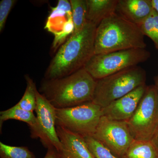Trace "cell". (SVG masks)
Here are the masks:
<instances>
[{"label": "cell", "instance_id": "obj_13", "mask_svg": "<svg viewBox=\"0 0 158 158\" xmlns=\"http://www.w3.org/2000/svg\"><path fill=\"white\" fill-rule=\"evenodd\" d=\"M15 119L26 123L28 125L31 130V137L33 138L41 139L42 137L41 130L38 124L37 116L34 112H30L18 107L15 106L8 110L0 112V129L4 122Z\"/></svg>", "mask_w": 158, "mask_h": 158}, {"label": "cell", "instance_id": "obj_11", "mask_svg": "<svg viewBox=\"0 0 158 158\" xmlns=\"http://www.w3.org/2000/svg\"><path fill=\"white\" fill-rule=\"evenodd\" d=\"M56 131L62 144L60 158H95L84 137L57 125Z\"/></svg>", "mask_w": 158, "mask_h": 158}, {"label": "cell", "instance_id": "obj_10", "mask_svg": "<svg viewBox=\"0 0 158 158\" xmlns=\"http://www.w3.org/2000/svg\"><path fill=\"white\" fill-rule=\"evenodd\" d=\"M147 85H141L122 97L102 108L103 116L117 121H126L133 115L138 107Z\"/></svg>", "mask_w": 158, "mask_h": 158}, {"label": "cell", "instance_id": "obj_3", "mask_svg": "<svg viewBox=\"0 0 158 158\" xmlns=\"http://www.w3.org/2000/svg\"><path fill=\"white\" fill-rule=\"evenodd\" d=\"M144 36L138 26L115 12L97 27L94 55L145 49L147 45Z\"/></svg>", "mask_w": 158, "mask_h": 158}, {"label": "cell", "instance_id": "obj_18", "mask_svg": "<svg viewBox=\"0 0 158 158\" xmlns=\"http://www.w3.org/2000/svg\"><path fill=\"white\" fill-rule=\"evenodd\" d=\"M74 33L81 31L87 23V0H70Z\"/></svg>", "mask_w": 158, "mask_h": 158}, {"label": "cell", "instance_id": "obj_16", "mask_svg": "<svg viewBox=\"0 0 158 158\" xmlns=\"http://www.w3.org/2000/svg\"><path fill=\"white\" fill-rule=\"evenodd\" d=\"M123 158H158V148L152 139L135 140Z\"/></svg>", "mask_w": 158, "mask_h": 158}, {"label": "cell", "instance_id": "obj_25", "mask_svg": "<svg viewBox=\"0 0 158 158\" xmlns=\"http://www.w3.org/2000/svg\"><path fill=\"white\" fill-rule=\"evenodd\" d=\"M152 140L158 148V125L152 138Z\"/></svg>", "mask_w": 158, "mask_h": 158}, {"label": "cell", "instance_id": "obj_22", "mask_svg": "<svg viewBox=\"0 0 158 158\" xmlns=\"http://www.w3.org/2000/svg\"><path fill=\"white\" fill-rule=\"evenodd\" d=\"M74 30V25L72 18L65 23L61 32L54 35L55 37L52 44V49L53 51H56L58 48H59L69 37L73 34Z\"/></svg>", "mask_w": 158, "mask_h": 158}, {"label": "cell", "instance_id": "obj_5", "mask_svg": "<svg viewBox=\"0 0 158 158\" xmlns=\"http://www.w3.org/2000/svg\"><path fill=\"white\" fill-rule=\"evenodd\" d=\"M151 56L145 49H131L107 53L96 54L90 58L84 68L98 80L127 69L137 66Z\"/></svg>", "mask_w": 158, "mask_h": 158}, {"label": "cell", "instance_id": "obj_24", "mask_svg": "<svg viewBox=\"0 0 158 158\" xmlns=\"http://www.w3.org/2000/svg\"><path fill=\"white\" fill-rule=\"evenodd\" d=\"M44 158H60L59 153L54 148H48L47 152Z\"/></svg>", "mask_w": 158, "mask_h": 158}, {"label": "cell", "instance_id": "obj_4", "mask_svg": "<svg viewBox=\"0 0 158 158\" xmlns=\"http://www.w3.org/2000/svg\"><path fill=\"white\" fill-rule=\"evenodd\" d=\"M147 74L140 66H134L97 80L92 102L102 108L146 84Z\"/></svg>", "mask_w": 158, "mask_h": 158}, {"label": "cell", "instance_id": "obj_20", "mask_svg": "<svg viewBox=\"0 0 158 158\" xmlns=\"http://www.w3.org/2000/svg\"><path fill=\"white\" fill-rule=\"evenodd\" d=\"M1 158H36L35 155L26 146H14L0 142Z\"/></svg>", "mask_w": 158, "mask_h": 158}, {"label": "cell", "instance_id": "obj_17", "mask_svg": "<svg viewBox=\"0 0 158 158\" xmlns=\"http://www.w3.org/2000/svg\"><path fill=\"white\" fill-rule=\"evenodd\" d=\"M25 78L27 83L25 91L20 100L15 106L23 110L34 112L37 107V87L29 75L25 76Z\"/></svg>", "mask_w": 158, "mask_h": 158}, {"label": "cell", "instance_id": "obj_6", "mask_svg": "<svg viewBox=\"0 0 158 158\" xmlns=\"http://www.w3.org/2000/svg\"><path fill=\"white\" fill-rule=\"evenodd\" d=\"M56 125L84 137L92 136L103 116L101 107L90 102L72 107L56 108Z\"/></svg>", "mask_w": 158, "mask_h": 158}, {"label": "cell", "instance_id": "obj_9", "mask_svg": "<svg viewBox=\"0 0 158 158\" xmlns=\"http://www.w3.org/2000/svg\"><path fill=\"white\" fill-rule=\"evenodd\" d=\"M36 96L35 112L42 135L40 141L44 147L54 148L59 152L62 144L57 135L56 108L37 90Z\"/></svg>", "mask_w": 158, "mask_h": 158}, {"label": "cell", "instance_id": "obj_19", "mask_svg": "<svg viewBox=\"0 0 158 158\" xmlns=\"http://www.w3.org/2000/svg\"><path fill=\"white\" fill-rule=\"evenodd\" d=\"M138 27L144 36H147L152 40L158 50V12L154 9Z\"/></svg>", "mask_w": 158, "mask_h": 158}, {"label": "cell", "instance_id": "obj_1", "mask_svg": "<svg viewBox=\"0 0 158 158\" xmlns=\"http://www.w3.org/2000/svg\"><path fill=\"white\" fill-rule=\"evenodd\" d=\"M97 27L87 22L81 31L72 34L58 49L46 71L44 79L63 77L84 68L94 55Z\"/></svg>", "mask_w": 158, "mask_h": 158}, {"label": "cell", "instance_id": "obj_2", "mask_svg": "<svg viewBox=\"0 0 158 158\" xmlns=\"http://www.w3.org/2000/svg\"><path fill=\"white\" fill-rule=\"evenodd\" d=\"M97 80L83 68L67 76L41 82V94L57 109L72 107L92 102Z\"/></svg>", "mask_w": 158, "mask_h": 158}, {"label": "cell", "instance_id": "obj_12", "mask_svg": "<svg viewBox=\"0 0 158 158\" xmlns=\"http://www.w3.org/2000/svg\"><path fill=\"white\" fill-rule=\"evenodd\" d=\"M153 9L152 0H118L116 12L138 26Z\"/></svg>", "mask_w": 158, "mask_h": 158}, {"label": "cell", "instance_id": "obj_23", "mask_svg": "<svg viewBox=\"0 0 158 158\" xmlns=\"http://www.w3.org/2000/svg\"><path fill=\"white\" fill-rule=\"evenodd\" d=\"M15 0H2L0 2V32L2 31L8 15L16 2Z\"/></svg>", "mask_w": 158, "mask_h": 158}, {"label": "cell", "instance_id": "obj_27", "mask_svg": "<svg viewBox=\"0 0 158 158\" xmlns=\"http://www.w3.org/2000/svg\"><path fill=\"white\" fill-rule=\"evenodd\" d=\"M155 86L156 90L157 96L158 104V75L156 77L155 79Z\"/></svg>", "mask_w": 158, "mask_h": 158}, {"label": "cell", "instance_id": "obj_21", "mask_svg": "<svg viewBox=\"0 0 158 158\" xmlns=\"http://www.w3.org/2000/svg\"><path fill=\"white\" fill-rule=\"evenodd\" d=\"M89 149L95 158H118L92 136L84 137Z\"/></svg>", "mask_w": 158, "mask_h": 158}, {"label": "cell", "instance_id": "obj_7", "mask_svg": "<svg viewBox=\"0 0 158 158\" xmlns=\"http://www.w3.org/2000/svg\"><path fill=\"white\" fill-rule=\"evenodd\" d=\"M135 140H151L158 125V104L155 85L147 86L138 107L126 121Z\"/></svg>", "mask_w": 158, "mask_h": 158}, {"label": "cell", "instance_id": "obj_14", "mask_svg": "<svg viewBox=\"0 0 158 158\" xmlns=\"http://www.w3.org/2000/svg\"><path fill=\"white\" fill-rule=\"evenodd\" d=\"M72 18L70 1L59 0L57 6L52 9L48 18L45 29L55 35L62 31L65 23Z\"/></svg>", "mask_w": 158, "mask_h": 158}, {"label": "cell", "instance_id": "obj_15", "mask_svg": "<svg viewBox=\"0 0 158 158\" xmlns=\"http://www.w3.org/2000/svg\"><path fill=\"white\" fill-rule=\"evenodd\" d=\"M118 0H87V21L98 27L111 15L116 12Z\"/></svg>", "mask_w": 158, "mask_h": 158}, {"label": "cell", "instance_id": "obj_8", "mask_svg": "<svg viewBox=\"0 0 158 158\" xmlns=\"http://www.w3.org/2000/svg\"><path fill=\"white\" fill-rule=\"evenodd\" d=\"M92 137L121 158L135 140L126 121L112 120L104 116L101 118Z\"/></svg>", "mask_w": 158, "mask_h": 158}, {"label": "cell", "instance_id": "obj_26", "mask_svg": "<svg viewBox=\"0 0 158 158\" xmlns=\"http://www.w3.org/2000/svg\"><path fill=\"white\" fill-rule=\"evenodd\" d=\"M153 7L158 12V0H152Z\"/></svg>", "mask_w": 158, "mask_h": 158}]
</instances>
